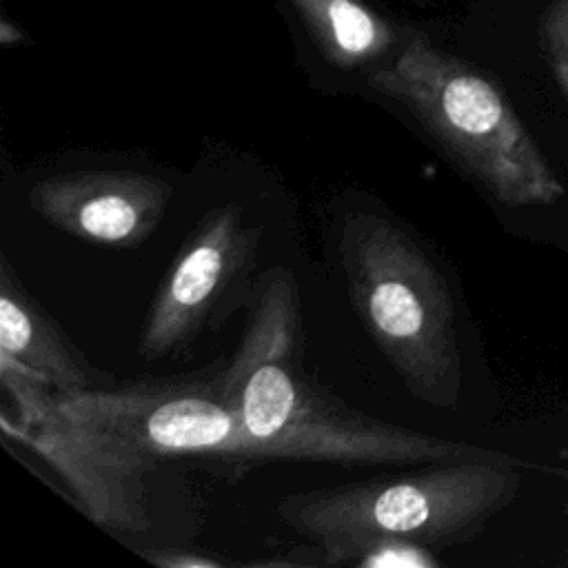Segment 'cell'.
Returning a JSON list of instances; mask_svg holds the SVG:
<instances>
[{
  "label": "cell",
  "mask_w": 568,
  "mask_h": 568,
  "mask_svg": "<svg viewBox=\"0 0 568 568\" xmlns=\"http://www.w3.org/2000/svg\"><path fill=\"white\" fill-rule=\"evenodd\" d=\"M248 304L242 339L222 371V393L257 459L375 466L495 455L371 417L308 377L300 366L302 297L291 271H266L255 282Z\"/></svg>",
  "instance_id": "1"
},
{
  "label": "cell",
  "mask_w": 568,
  "mask_h": 568,
  "mask_svg": "<svg viewBox=\"0 0 568 568\" xmlns=\"http://www.w3.org/2000/svg\"><path fill=\"white\" fill-rule=\"evenodd\" d=\"M368 87L402 104L493 200L544 206L564 195L561 180L501 89L424 33H413L393 60L373 69Z\"/></svg>",
  "instance_id": "2"
},
{
  "label": "cell",
  "mask_w": 568,
  "mask_h": 568,
  "mask_svg": "<svg viewBox=\"0 0 568 568\" xmlns=\"http://www.w3.org/2000/svg\"><path fill=\"white\" fill-rule=\"evenodd\" d=\"M519 473L501 455L430 462L404 475H379L284 497L277 517L315 544L320 561L348 548L397 537L428 548L470 539L517 493Z\"/></svg>",
  "instance_id": "4"
},
{
  "label": "cell",
  "mask_w": 568,
  "mask_h": 568,
  "mask_svg": "<svg viewBox=\"0 0 568 568\" xmlns=\"http://www.w3.org/2000/svg\"><path fill=\"white\" fill-rule=\"evenodd\" d=\"M337 248L351 304L406 390L437 408L457 406L455 304L422 242L388 215L355 211L342 222Z\"/></svg>",
  "instance_id": "3"
},
{
  "label": "cell",
  "mask_w": 568,
  "mask_h": 568,
  "mask_svg": "<svg viewBox=\"0 0 568 568\" xmlns=\"http://www.w3.org/2000/svg\"><path fill=\"white\" fill-rule=\"evenodd\" d=\"M151 564L164 568H220L224 566L222 559L213 555H204L202 550H175V548H158L155 552H142Z\"/></svg>",
  "instance_id": "13"
},
{
  "label": "cell",
  "mask_w": 568,
  "mask_h": 568,
  "mask_svg": "<svg viewBox=\"0 0 568 568\" xmlns=\"http://www.w3.org/2000/svg\"><path fill=\"white\" fill-rule=\"evenodd\" d=\"M539 36L555 80L568 100V0H550L539 22Z\"/></svg>",
  "instance_id": "12"
},
{
  "label": "cell",
  "mask_w": 568,
  "mask_h": 568,
  "mask_svg": "<svg viewBox=\"0 0 568 568\" xmlns=\"http://www.w3.org/2000/svg\"><path fill=\"white\" fill-rule=\"evenodd\" d=\"M171 184L129 169H80L31 184L27 204L47 224L84 242L131 248L162 222Z\"/></svg>",
  "instance_id": "8"
},
{
  "label": "cell",
  "mask_w": 568,
  "mask_h": 568,
  "mask_svg": "<svg viewBox=\"0 0 568 568\" xmlns=\"http://www.w3.org/2000/svg\"><path fill=\"white\" fill-rule=\"evenodd\" d=\"M322 55L337 69L386 58L399 42L395 27L362 0H291Z\"/></svg>",
  "instance_id": "10"
},
{
  "label": "cell",
  "mask_w": 568,
  "mask_h": 568,
  "mask_svg": "<svg viewBox=\"0 0 568 568\" xmlns=\"http://www.w3.org/2000/svg\"><path fill=\"white\" fill-rule=\"evenodd\" d=\"M29 36L20 29V24L11 22V18L4 13L0 20V44L2 47H16V44H27Z\"/></svg>",
  "instance_id": "14"
},
{
  "label": "cell",
  "mask_w": 568,
  "mask_h": 568,
  "mask_svg": "<svg viewBox=\"0 0 568 568\" xmlns=\"http://www.w3.org/2000/svg\"><path fill=\"white\" fill-rule=\"evenodd\" d=\"M0 359L47 382L55 393H82L113 384V377L95 368L22 286L7 255L0 257Z\"/></svg>",
  "instance_id": "9"
},
{
  "label": "cell",
  "mask_w": 568,
  "mask_h": 568,
  "mask_svg": "<svg viewBox=\"0 0 568 568\" xmlns=\"http://www.w3.org/2000/svg\"><path fill=\"white\" fill-rule=\"evenodd\" d=\"M333 566H357V568H437L439 559L433 555V548L397 539L382 537L357 544L344 550Z\"/></svg>",
  "instance_id": "11"
},
{
  "label": "cell",
  "mask_w": 568,
  "mask_h": 568,
  "mask_svg": "<svg viewBox=\"0 0 568 568\" xmlns=\"http://www.w3.org/2000/svg\"><path fill=\"white\" fill-rule=\"evenodd\" d=\"M260 237L262 226L246 224L237 204L206 211L155 288L138 344L144 362L182 355L233 311L235 293L251 284Z\"/></svg>",
  "instance_id": "7"
},
{
  "label": "cell",
  "mask_w": 568,
  "mask_h": 568,
  "mask_svg": "<svg viewBox=\"0 0 568 568\" xmlns=\"http://www.w3.org/2000/svg\"><path fill=\"white\" fill-rule=\"evenodd\" d=\"M0 379L18 408L16 422L2 417L4 433L49 462L91 521L102 528L146 532L153 470L64 417L55 406V390L36 375L0 359Z\"/></svg>",
  "instance_id": "6"
},
{
  "label": "cell",
  "mask_w": 568,
  "mask_h": 568,
  "mask_svg": "<svg viewBox=\"0 0 568 568\" xmlns=\"http://www.w3.org/2000/svg\"><path fill=\"white\" fill-rule=\"evenodd\" d=\"M222 366L197 375L55 393L58 410L146 468L171 455L257 459L222 393Z\"/></svg>",
  "instance_id": "5"
}]
</instances>
